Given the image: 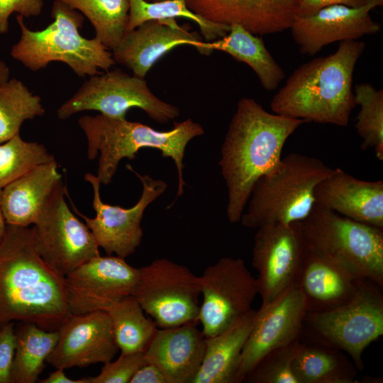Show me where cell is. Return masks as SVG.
<instances>
[{
	"mask_svg": "<svg viewBox=\"0 0 383 383\" xmlns=\"http://www.w3.org/2000/svg\"><path fill=\"white\" fill-rule=\"evenodd\" d=\"M70 314L65 276L40 256L33 228L7 224L0 242V328L21 321L57 331Z\"/></svg>",
	"mask_w": 383,
	"mask_h": 383,
	"instance_id": "6da1fadb",
	"label": "cell"
},
{
	"mask_svg": "<svg viewBox=\"0 0 383 383\" xmlns=\"http://www.w3.org/2000/svg\"><path fill=\"white\" fill-rule=\"evenodd\" d=\"M304 123L270 113L253 99H240L218 162L228 188L230 222L240 221L255 184L279 166L287 140Z\"/></svg>",
	"mask_w": 383,
	"mask_h": 383,
	"instance_id": "7a4b0ae2",
	"label": "cell"
},
{
	"mask_svg": "<svg viewBox=\"0 0 383 383\" xmlns=\"http://www.w3.org/2000/svg\"><path fill=\"white\" fill-rule=\"evenodd\" d=\"M365 48V43L357 40L342 41L335 52L299 66L272 97L273 113L347 126L356 106L353 72Z\"/></svg>",
	"mask_w": 383,
	"mask_h": 383,
	"instance_id": "3957f363",
	"label": "cell"
},
{
	"mask_svg": "<svg viewBox=\"0 0 383 383\" xmlns=\"http://www.w3.org/2000/svg\"><path fill=\"white\" fill-rule=\"evenodd\" d=\"M78 124L87 143V157L95 159L99 155L96 177L101 184H108L121 160H133L139 150L145 148L159 150L162 156L171 158L178 172L177 198L182 195L183 159L185 149L193 138L204 133L202 126L191 118L174 122L173 128L159 131L143 123L113 118L103 114L83 116Z\"/></svg>",
	"mask_w": 383,
	"mask_h": 383,
	"instance_id": "277c9868",
	"label": "cell"
},
{
	"mask_svg": "<svg viewBox=\"0 0 383 383\" xmlns=\"http://www.w3.org/2000/svg\"><path fill=\"white\" fill-rule=\"evenodd\" d=\"M52 22L40 30H30L21 15L16 17L20 38L11 49V56L32 72L61 62L80 77H91L99 70L115 65L112 52L96 38L80 34L84 16L60 0L52 3Z\"/></svg>",
	"mask_w": 383,
	"mask_h": 383,
	"instance_id": "5b68a950",
	"label": "cell"
},
{
	"mask_svg": "<svg viewBox=\"0 0 383 383\" xmlns=\"http://www.w3.org/2000/svg\"><path fill=\"white\" fill-rule=\"evenodd\" d=\"M333 168L318 158L291 153L255 184L240 221L246 228L291 223L306 218L315 204L316 186ZM246 205V206H247Z\"/></svg>",
	"mask_w": 383,
	"mask_h": 383,
	"instance_id": "8992f818",
	"label": "cell"
},
{
	"mask_svg": "<svg viewBox=\"0 0 383 383\" xmlns=\"http://www.w3.org/2000/svg\"><path fill=\"white\" fill-rule=\"evenodd\" d=\"M306 247L355 276L383 287V228L316 204L301 221Z\"/></svg>",
	"mask_w": 383,
	"mask_h": 383,
	"instance_id": "52a82bcc",
	"label": "cell"
},
{
	"mask_svg": "<svg viewBox=\"0 0 383 383\" xmlns=\"http://www.w3.org/2000/svg\"><path fill=\"white\" fill-rule=\"evenodd\" d=\"M303 328L309 338L335 347L363 370L365 348L383 335L382 287L362 279L352 298L324 312L306 313Z\"/></svg>",
	"mask_w": 383,
	"mask_h": 383,
	"instance_id": "ba28073f",
	"label": "cell"
},
{
	"mask_svg": "<svg viewBox=\"0 0 383 383\" xmlns=\"http://www.w3.org/2000/svg\"><path fill=\"white\" fill-rule=\"evenodd\" d=\"M138 108L159 123H167L179 115V109L157 97L144 78L131 76L120 69L89 77L57 110L65 120L84 111L125 118L128 110Z\"/></svg>",
	"mask_w": 383,
	"mask_h": 383,
	"instance_id": "9c48e42d",
	"label": "cell"
},
{
	"mask_svg": "<svg viewBox=\"0 0 383 383\" xmlns=\"http://www.w3.org/2000/svg\"><path fill=\"white\" fill-rule=\"evenodd\" d=\"M200 295L199 277L167 258L139 268L133 294L160 328L197 322Z\"/></svg>",
	"mask_w": 383,
	"mask_h": 383,
	"instance_id": "30bf717a",
	"label": "cell"
},
{
	"mask_svg": "<svg viewBox=\"0 0 383 383\" xmlns=\"http://www.w3.org/2000/svg\"><path fill=\"white\" fill-rule=\"evenodd\" d=\"M66 192L62 182L32 227L38 252L48 264L64 276L101 255L91 231L67 205Z\"/></svg>",
	"mask_w": 383,
	"mask_h": 383,
	"instance_id": "8fae6325",
	"label": "cell"
},
{
	"mask_svg": "<svg viewBox=\"0 0 383 383\" xmlns=\"http://www.w3.org/2000/svg\"><path fill=\"white\" fill-rule=\"evenodd\" d=\"M202 302L197 322L205 337L215 335L248 313L258 294L256 279L243 260L224 257L199 277Z\"/></svg>",
	"mask_w": 383,
	"mask_h": 383,
	"instance_id": "7c38bea8",
	"label": "cell"
},
{
	"mask_svg": "<svg viewBox=\"0 0 383 383\" xmlns=\"http://www.w3.org/2000/svg\"><path fill=\"white\" fill-rule=\"evenodd\" d=\"M126 167L134 173L143 184L142 194L138 202L131 208H123L104 203L100 196L101 182L96 175L87 172L84 179L93 189L94 218H89L78 211L68 197L74 211L83 218L91 231L99 248L107 255L115 254L126 258L135 252L143 238L141 221L146 208L164 193L167 187L162 179H154L148 174L141 175L130 165Z\"/></svg>",
	"mask_w": 383,
	"mask_h": 383,
	"instance_id": "4fadbf2b",
	"label": "cell"
},
{
	"mask_svg": "<svg viewBox=\"0 0 383 383\" xmlns=\"http://www.w3.org/2000/svg\"><path fill=\"white\" fill-rule=\"evenodd\" d=\"M306 313L295 282L273 301L261 305L241 352L235 383L243 382L267 354L300 338Z\"/></svg>",
	"mask_w": 383,
	"mask_h": 383,
	"instance_id": "5bb4252c",
	"label": "cell"
},
{
	"mask_svg": "<svg viewBox=\"0 0 383 383\" xmlns=\"http://www.w3.org/2000/svg\"><path fill=\"white\" fill-rule=\"evenodd\" d=\"M304 248L301 221L270 223L257 228L252 265L258 274L255 279L262 305L273 301L295 282Z\"/></svg>",
	"mask_w": 383,
	"mask_h": 383,
	"instance_id": "9a60e30c",
	"label": "cell"
},
{
	"mask_svg": "<svg viewBox=\"0 0 383 383\" xmlns=\"http://www.w3.org/2000/svg\"><path fill=\"white\" fill-rule=\"evenodd\" d=\"M138 276L139 268L118 256L99 255L88 260L65 276L70 313L106 311L133 296Z\"/></svg>",
	"mask_w": 383,
	"mask_h": 383,
	"instance_id": "2e32d148",
	"label": "cell"
},
{
	"mask_svg": "<svg viewBox=\"0 0 383 383\" xmlns=\"http://www.w3.org/2000/svg\"><path fill=\"white\" fill-rule=\"evenodd\" d=\"M57 332V343L46 360L55 369L104 364L111 361L119 350L105 311L70 313Z\"/></svg>",
	"mask_w": 383,
	"mask_h": 383,
	"instance_id": "e0dca14e",
	"label": "cell"
},
{
	"mask_svg": "<svg viewBox=\"0 0 383 383\" xmlns=\"http://www.w3.org/2000/svg\"><path fill=\"white\" fill-rule=\"evenodd\" d=\"M382 4L383 0H371L356 8L327 6L308 16H296L289 29L300 52L314 55L328 44L378 33L381 26L373 20L370 11Z\"/></svg>",
	"mask_w": 383,
	"mask_h": 383,
	"instance_id": "ac0fdd59",
	"label": "cell"
},
{
	"mask_svg": "<svg viewBox=\"0 0 383 383\" xmlns=\"http://www.w3.org/2000/svg\"><path fill=\"white\" fill-rule=\"evenodd\" d=\"M202 42L188 24L179 26L175 18L154 20L126 31L111 52L116 63L144 78L155 62L175 47L189 45L199 51Z\"/></svg>",
	"mask_w": 383,
	"mask_h": 383,
	"instance_id": "d6986e66",
	"label": "cell"
},
{
	"mask_svg": "<svg viewBox=\"0 0 383 383\" xmlns=\"http://www.w3.org/2000/svg\"><path fill=\"white\" fill-rule=\"evenodd\" d=\"M299 0H185L189 9L216 23L238 24L255 35L289 29Z\"/></svg>",
	"mask_w": 383,
	"mask_h": 383,
	"instance_id": "ffe728a7",
	"label": "cell"
},
{
	"mask_svg": "<svg viewBox=\"0 0 383 383\" xmlns=\"http://www.w3.org/2000/svg\"><path fill=\"white\" fill-rule=\"evenodd\" d=\"M315 203L353 221L383 228V182L355 178L335 168L313 192Z\"/></svg>",
	"mask_w": 383,
	"mask_h": 383,
	"instance_id": "44dd1931",
	"label": "cell"
},
{
	"mask_svg": "<svg viewBox=\"0 0 383 383\" xmlns=\"http://www.w3.org/2000/svg\"><path fill=\"white\" fill-rule=\"evenodd\" d=\"M196 323L157 329L145 351L167 383H193L201 367L206 337Z\"/></svg>",
	"mask_w": 383,
	"mask_h": 383,
	"instance_id": "7402d4cb",
	"label": "cell"
},
{
	"mask_svg": "<svg viewBox=\"0 0 383 383\" xmlns=\"http://www.w3.org/2000/svg\"><path fill=\"white\" fill-rule=\"evenodd\" d=\"M362 279L305 245L295 283L303 295L306 312L318 313L349 301Z\"/></svg>",
	"mask_w": 383,
	"mask_h": 383,
	"instance_id": "603a6c76",
	"label": "cell"
},
{
	"mask_svg": "<svg viewBox=\"0 0 383 383\" xmlns=\"http://www.w3.org/2000/svg\"><path fill=\"white\" fill-rule=\"evenodd\" d=\"M62 182L55 160L40 165L1 190V208L6 224L29 227Z\"/></svg>",
	"mask_w": 383,
	"mask_h": 383,
	"instance_id": "cb8c5ba5",
	"label": "cell"
},
{
	"mask_svg": "<svg viewBox=\"0 0 383 383\" xmlns=\"http://www.w3.org/2000/svg\"><path fill=\"white\" fill-rule=\"evenodd\" d=\"M255 312L252 309L226 330L206 337L203 361L193 383H235L241 352Z\"/></svg>",
	"mask_w": 383,
	"mask_h": 383,
	"instance_id": "d4e9b609",
	"label": "cell"
},
{
	"mask_svg": "<svg viewBox=\"0 0 383 383\" xmlns=\"http://www.w3.org/2000/svg\"><path fill=\"white\" fill-rule=\"evenodd\" d=\"M215 50L225 52L247 64L267 91L275 90L284 78L283 69L268 51L262 38L238 24L230 25L228 33L220 39L203 41L199 52L210 55Z\"/></svg>",
	"mask_w": 383,
	"mask_h": 383,
	"instance_id": "484cf974",
	"label": "cell"
},
{
	"mask_svg": "<svg viewBox=\"0 0 383 383\" xmlns=\"http://www.w3.org/2000/svg\"><path fill=\"white\" fill-rule=\"evenodd\" d=\"M343 350L324 343L301 338L292 362L298 383H354L357 368Z\"/></svg>",
	"mask_w": 383,
	"mask_h": 383,
	"instance_id": "4316f807",
	"label": "cell"
},
{
	"mask_svg": "<svg viewBox=\"0 0 383 383\" xmlns=\"http://www.w3.org/2000/svg\"><path fill=\"white\" fill-rule=\"evenodd\" d=\"M57 338V331H47L34 323H23L16 332L11 383L38 382Z\"/></svg>",
	"mask_w": 383,
	"mask_h": 383,
	"instance_id": "83f0119b",
	"label": "cell"
},
{
	"mask_svg": "<svg viewBox=\"0 0 383 383\" xmlns=\"http://www.w3.org/2000/svg\"><path fill=\"white\" fill-rule=\"evenodd\" d=\"M111 322L116 343L123 353L145 352L157 326L147 318L133 296L109 306L105 311Z\"/></svg>",
	"mask_w": 383,
	"mask_h": 383,
	"instance_id": "f1b7e54d",
	"label": "cell"
},
{
	"mask_svg": "<svg viewBox=\"0 0 383 383\" xmlns=\"http://www.w3.org/2000/svg\"><path fill=\"white\" fill-rule=\"evenodd\" d=\"M128 19L126 31L133 30L142 23L154 20L185 18L196 23L206 42L224 37L230 26L209 21L192 11L185 0H163L150 2L145 0H128Z\"/></svg>",
	"mask_w": 383,
	"mask_h": 383,
	"instance_id": "f546056e",
	"label": "cell"
},
{
	"mask_svg": "<svg viewBox=\"0 0 383 383\" xmlns=\"http://www.w3.org/2000/svg\"><path fill=\"white\" fill-rule=\"evenodd\" d=\"M87 17L95 37L107 49L114 50L126 32L128 0H60Z\"/></svg>",
	"mask_w": 383,
	"mask_h": 383,
	"instance_id": "4dcf8cb0",
	"label": "cell"
},
{
	"mask_svg": "<svg viewBox=\"0 0 383 383\" xmlns=\"http://www.w3.org/2000/svg\"><path fill=\"white\" fill-rule=\"evenodd\" d=\"M41 98L21 80L9 79L0 86V144L19 134L23 122L45 114Z\"/></svg>",
	"mask_w": 383,
	"mask_h": 383,
	"instance_id": "1f68e13d",
	"label": "cell"
},
{
	"mask_svg": "<svg viewBox=\"0 0 383 383\" xmlns=\"http://www.w3.org/2000/svg\"><path fill=\"white\" fill-rule=\"evenodd\" d=\"M356 105L360 109L356 117L355 129L362 139L361 148H372L377 158L383 160V89L370 83L355 87Z\"/></svg>",
	"mask_w": 383,
	"mask_h": 383,
	"instance_id": "d6a6232c",
	"label": "cell"
},
{
	"mask_svg": "<svg viewBox=\"0 0 383 383\" xmlns=\"http://www.w3.org/2000/svg\"><path fill=\"white\" fill-rule=\"evenodd\" d=\"M55 160L46 148L16 135L0 144V188L34 167Z\"/></svg>",
	"mask_w": 383,
	"mask_h": 383,
	"instance_id": "836d02e7",
	"label": "cell"
},
{
	"mask_svg": "<svg viewBox=\"0 0 383 383\" xmlns=\"http://www.w3.org/2000/svg\"><path fill=\"white\" fill-rule=\"evenodd\" d=\"M300 340L301 338L267 354L246 377L244 382L298 383L292 366Z\"/></svg>",
	"mask_w": 383,
	"mask_h": 383,
	"instance_id": "e575fe53",
	"label": "cell"
},
{
	"mask_svg": "<svg viewBox=\"0 0 383 383\" xmlns=\"http://www.w3.org/2000/svg\"><path fill=\"white\" fill-rule=\"evenodd\" d=\"M147 362L145 352L121 353L116 360L104 363L98 375L86 379L87 383H130L138 370Z\"/></svg>",
	"mask_w": 383,
	"mask_h": 383,
	"instance_id": "d590c367",
	"label": "cell"
},
{
	"mask_svg": "<svg viewBox=\"0 0 383 383\" xmlns=\"http://www.w3.org/2000/svg\"><path fill=\"white\" fill-rule=\"evenodd\" d=\"M43 6V0H0V34L8 33L9 18L13 13L23 18L38 16Z\"/></svg>",
	"mask_w": 383,
	"mask_h": 383,
	"instance_id": "8d00e7d4",
	"label": "cell"
},
{
	"mask_svg": "<svg viewBox=\"0 0 383 383\" xmlns=\"http://www.w3.org/2000/svg\"><path fill=\"white\" fill-rule=\"evenodd\" d=\"M16 333L13 323L0 328V383H11L16 349Z\"/></svg>",
	"mask_w": 383,
	"mask_h": 383,
	"instance_id": "74e56055",
	"label": "cell"
},
{
	"mask_svg": "<svg viewBox=\"0 0 383 383\" xmlns=\"http://www.w3.org/2000/svg\"><path fill=\"white\" fill-rule=\"evenodd\" d=\"M371 0H299L296 16H308L325 7L333 5H343L352 8L360 7L367 4Z\"/></svg>",
	"mask_w": 383,
	"mask_h": 383,
	"instance_id": "f35d334b",
	"label": "cell"
},
{
	"mask_svg": "<svg viewBox=\"0 0 383 383\" xmlns=\"http://www.w3.org/2000/svg\"><path fill=\"white\" fill-rule=\"evenodd\" d=\"M130 383H167L161 371L152 363L147 362L135 373Z\"/></svg>",
	"mask_w": 383,
	"mask_h": 383,
	"instance_id": "ab89813d",
	"label": "cell"
},
{
	"mask_svg": "<svg viewBox=\"0 0 383 383\" xmlns=\"http://www.w3.org/2000/svg\"><path fill=\"white\" fill-rule=\"evenodd\" d=\"M64 369L58 368L43 379L38 380L40 383H87L86 378L72 379L67 377Z\"/></svg>",
	"mask_w": 383,
	"mask_h": 383,
	"instance_id": "60d3db41",
	"label": "cell"
},
{
	"mask_svg": "<svg viewBox=\"0 0 383 383\" xmlns=\"http://www.w3.org/2000/svg\"><path fill=\"white\" fill-rule=\"evenodd\" d=\"M10 69L7 64L0 59V86L10 79Z\"/></svg>",
	"mask_w": 383,
	"mask_h": 383,
	"instance_id": "b9f144b4",
	"label": "cell"
},
{
	"mask_svg": "<svg viewBox=\"0 0 383 383\" xmlns=\"http://www.w3.org/2000/svg\"><path fill=\"white\" fill-rule=\"evenodd\" d=\"M1 190L2 189L0 188V242L2 240L5 235L7 225L4 219L1 208Z\"/></svg>",
	"mask_w": 383,
	"mask_h": 383,
	"instance_id": "7bdbcfd3",
	"label": "cell"
},
{
	"mask_svg": "<svg viewBox=\"0 0 383 383\" xmlns=\"http://www.w3.org/2000/svg\"><path fill=\"white\" fill-rule=\"evenodd\" d=\"M147 1H150V2H154V1H163V0H145Z\"/></svg>",
	"mask_w": 383,
	"mask_h": 383,
	"instance_id": "ee69618b",
	"label": "cell"
}]
</instances>
